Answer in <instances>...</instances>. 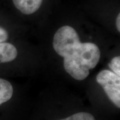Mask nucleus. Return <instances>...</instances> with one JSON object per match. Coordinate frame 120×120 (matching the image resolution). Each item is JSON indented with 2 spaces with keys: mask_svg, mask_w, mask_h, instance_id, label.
Masks as SVG:
<instances>
[{
  "mask_svg": "<svg viewBox=\"0 0 120 120\" xmlns=\"http://www.w3.org/2000/svg\"><path fill=\"white\" fill-rule=\"evenodd\" d=\"M56 52L64 57V67L73 79L82 81L90 70L98 65L101 57L98 46L94 43H82L72 27L64 26L56 31L53 40Z\"/></svg>",
  "mask_w": 120,
  "mask_h": 120,
  "instance_id": "obj_1",
  "label": "nucleus"
},
{
  "mask_svg": "<svg viewBox=\"0 0 120 120\" xmlns=\"http://www.w3.org/2000/svg\"><path fill=\"white\" fill-rule=\"evenodd\" d=\"M96 81L102 87L111 101L120 108V76L109 70L103 69L98 74Z\"/></svg>",
  "mask_w": 120,
  "mask_h": 120,
  "instance_id": "obj_2",
  "label": "nucleus"
},
{
  "mask_svg": "<svg viewBox=\"0 0 120 120\" xmlns=\"http://www.w3.org/2000/svg\"><path fill=\"white\" fill-rule=\"evenodd\" d=\"M15 7L22 13L30 15L38 10L43 0H13Z\"/></svg>",
  "mask_w": 120,
  "mask_h": 120,
  "instance_id": "obj_3",
  "label": "nucleus"
},
{
  "mask_svg": "<svg viewBox=\"0 0 120 120\" xmlns=\"http://www.w3.org/2000/svg\"><path fill=\"white\" fill-rule=\"evenodd\" d=\"M17 56V50L11 43H0V64L10 62L14 60Z\"/></svg>",
  "mask_w": 120,
  "mask_h": 120,
  "instance_id": "obj_4",
  "label": "nucleus"
},
{
  "mask_svg": "<svg viewBox=\"0 0 120 120\" xmlns=\"http://www.w3.org/2000/svg\"><path fill=\"white\" fill-rule=\"evenodd\" d=\"M13 93L12 85L8 81L0 78V105L11 98Z\"/></svg>",
  "mask_w": 120,
  "mask_h": 120,
  "instance_id": "obj_5",
  "label": "nucleus"
},
{
  "mask_svg": "<svg viewBox=\"0 0 120 120\" xmlns=\"http://www.w3.org/2000/svg\"><path fill=\"white\" fill-rule=\"evenodd\" d=\"M60 120H95L94 117L90 113L87 112H79L72 116L66 117L65 119Z\"/></svg>",
  "mask_w": 120,
  "mask_h": 120,
  "instance_id": "obj_6",
  "label": "nucleus"
},
{
  "mask_svg": "<svg viewBox=\"0 0 120 120\" xmlns=\"http://www.w3.org/2000/svg\"><path fill=\"white\" fill-rule=\"evenodd\" d=\"M109 67L112 69V72L120 76V57L116 56L113 57L109 63Z\"/></svg>",
  "mask_w": 120,
  "mask_h": 120,
  "instance_id": "obj_7",
  "label": "nucleus"
},
{
  "mask_svg": "<svg viewBox=\"0 0 120 120\" xmlns=\"http://www.w3.org/2000/svg\"><path fill=\"white\" fill-rule=\"evenodd\" d=\"M8 39V33L4 28L0 27V43L4 42Z\"/></svg>",
  "mask_w": 120,
  "mask_h": 120,
  "instance_id": "obj_8",
  "label": "nucleus"
},
{
  "mask_svg": "<svg viewBox=\"0 0 120 120\" xmlns=\"http://www.w3.org/2000/svg\"><path fill=\"white\" fill-rule=\"evenodd\" d=\"M116 27L118 31H120V15L118 14L117 17L116 18Z\"/></svg>",
  "mask_w": 120,
  "mask_h": 120,
  "instance_id": "obj_9",
  "label": "nucleus"
}]
</instances>
